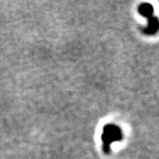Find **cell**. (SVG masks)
Instances as JSON below:
<instances>
[{
  "instance_id": "6da1fadb",
  "label": "cell",
  "mask_w": 159,
  "mask_h": 159,
  "mask_svg": "<svg viewBox=\"0 0 159 159\" xmlns=\"http://www.w3.org/2000/svg\"><path fill=\"white\" fill-rule=\"evenodd\" d=\"M122 139L121 130L115 125H107L104 128L102 135V140L104 142V150L106 153H109L110 145L111 142Z\"/></svg>"
},
{
  "instance_id": "7a4b0ae2",
  "label": "cell",
  "mask_w": 159,
  "mask_h": 159,
  "mask_svg": "<svg viewBox=\"0 0 159 159\" xmlns=\"http://www.w3.org/2000/svg\"><path fill=\"white\" fill-rule=\"evenodd\" d=\"M138 11L140 13V15L149 18V20L153 17V7L149 3H144V4H141L140 6H139Z\"/></svg>"
}]
</instances>
